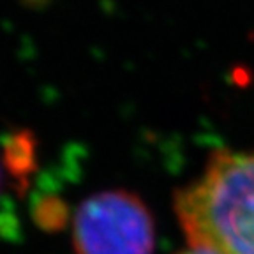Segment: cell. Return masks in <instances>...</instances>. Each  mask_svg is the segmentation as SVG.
<instances>
[{"label": "cell", "mask_w": 254, "mask_h": 254, "mask_svg": "<svg viewBox=\"0 0 254 254\" xmlns=\"http://www.w3.org/2000/svg\"><path fill=\"white\" fill-rule=\"evenodd\" d=\"M190 246L217 254H254V152H219L175 198Z\"/></svg>", "instance_id": "cell-1"}, {"label": "cell", "mask_w": 254, "mask_h": 254, "mask_svg": "<svg viewBox=\"0 0 254 254\" xmlns=\"http://www.w3.org/2000/svg\"><path fill=\"white\" fill-rule=\"evenodd\" d=\"M72 247L76 254H154V217L129 190L97 192L76 210Z\"/></svg>", "instance_id": "cell-2"}, {"label": "cell", "mask_w": 254, "mask_h": 254, "mask_svg": "<svg viewBox=\"0 0 254 254\" xmlns=\"http://www.w3.org/2000/svg\"><path fill=\"white\" fill-rule=\"evenodd\" d=\"M177 254H217V253H214V251H210V249H206V247H199V246H187L186 249H182V251H179Z\"/></svg>", "instance_id": "cell-3"}]
</instances>
